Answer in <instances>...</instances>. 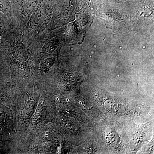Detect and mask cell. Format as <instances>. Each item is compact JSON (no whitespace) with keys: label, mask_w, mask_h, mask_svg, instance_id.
I'll list each match as a JSON object with an SVG mask.
<instances>
[{"label":"cell","mask_w":154,"mask_h":154,"mask_svg":"<svg viewBox=\"0 0 154 154\" xmlns=\"http://www.w3.org/2000/svg\"><path fill=\"white\" fill-rule=\"evenodd\" d=\"M46 114L47 110L46 107L43 102L41 101L36 106V109L33 113V123L37 125L44 121L46 117Z\"/></svg>","instance_id":"obj_1"},{"label":"cell","mask_w":154,"mask_h":154,"mask_svg":"<svg viewBox=\"0 0 154 154\" xmlns=\"http://www.w3.org/2000/svg\"><path fill=\"white\" fill-rule=\"evenodd\" d=\"M36 101L34 100H30L26 104L24 113L26 118H29L33 115L36 109Z\"/></svg>","instance_id":"obj_2"},{"label":"cell","mask_w":154,"mask_h":154,"mask_svg":"<svg viewBox=\"0 0 154 154\" xmlns=\"http://www.w3.org/2000/svg\"><path fill=\"white\" fill-rule=\"evenodd\" d=\"M51 62L50 60V59L45 60V61L43 63V67H44L45 69L49 68L50 66L51 65Z\"/></svg>","instance_id":"obj_3"},{"label":"cell","mask_w":154,"mask_h":154,"mask_svg":"<svg viewBox=\"0 0 154 154\" xmlns=\"http://www.w3.org/2000/svg\"><path fill=\"white\" fill-rule=\"evenodd\" d=\"M4 116H5V115H4V113H3L2 111L0 110V121H1L2 119V118L3 117H4Z\"/></svg>","instance_id":"obj_4"}]
</instances>
